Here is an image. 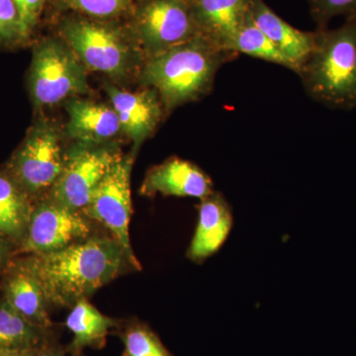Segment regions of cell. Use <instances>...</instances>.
<instances>
[{
	"mask_svg": "<svg viewBox=\"0 0 356 356\" xmlns=\"http://www.w3.org/2000/svg\"><path fill=\"white\" fill-rule=\"evenodd\" d=\"M48 304L74 306L111 282L131 266L118 241L89 236L55 252L27 257Z\"/></svg>",
	"mask_w": 356,
	"mask_h": 356,
	"instance_id": "6da1fadb",
	"label": "cell"
},
{
	"mask_svg": "<svg viewBox=\"0 0 356 356\" xmlns=\"http://www.w3.org/2000/svg\"><path fill=\"white\" fill-rule=\"evenodd\" d=\"M236 56L198 35L147 60L139 72L140 81L159 93L166 113H170L209 95L218 70Z\"/></svg>",
	"mask_w": 356,
	"mask_h": 356,
	"instance_id": "7a4b0ae2",
	"label": "cell"
},
{
	"mask_svg": "<svg viewBox=\"0 0 356 356\" xmlns=\"http://www.w3.org/2000/svg\"><path fill=\"white\" fill-rule=\"evenodd\" d=\"M297 74L315 102L332 109H355L356 16L336 29L317 28L315 47Z\"/></svg>",
	"mask_w": 356,
	"mask_h": 356,
	"instance_id": "3957f363",
	"label": "cell"
},
{
	"mask_svg": "<svg viewBox=\"0 0 356 356\" xmlns=\"http://www.w3.org/2000/svg\"><path fill=\"white\" fill-rule=\"evenodd\" d=\"M58 37L64 40L86 69L110 79H125L140 70L144 56L125 21L92 19L65 14L58 20Z\"/></svg>",
	"mask_w": 356,
	"mask_h": 356,
	"instance_id": "277c9868",
	"label": "cell"
},
{
	"mask_svg": "<svg viewBox=\"0 0 356 356\" xmlns=\"http://www.w3.org/2000/svg\"><path fill=\"white\" fill-rule=\"evenodd\" d=\"M74 51L60 37H47L33 48L28 88L36 109L86 95L88 72Z\"/></svg>",
	"mask_w": 356,
	"mask_h": 356,
	"instance_id": "5b68a950",
	"label": "cell"
},
{
	"mask_svg": "<svg viewBox=\"0 0 356 356\" xmlns=\"http://www.w3.org/2000/svg\"><path fill=\"white\" fill-rule=\"evenodd\" d=\"M125 24L145 62L198 36L192 0H139Z\"/></svg>",
	"mask_w": 356,
	"mask_h": 356,
	"instance_id": "8992f818",
	"label": "cell"
},
{
	"mask_svg": "<svg viewBox=\"0 0 356 356\" xmlns=\"http://www.w3.org/2000/svg\"><path fill=\"white\" fill-rule=\"evenodd\" d=\"M65 161L60 131L51 122L40 119L28 130L6 170L37 201L53 188Z\"/></svg>",
	"mask_w": 356,
	"mask_h": 356,
	"instance_id": "52a82bcc",
	"label": "cell"
},
{
	"mask_svg": "<svg viewBox=\"0 0 356 356\" xmlns=\"http://www.w3.org/2000/svg\"><path fill=\"white\" fill-rule=\"evenodd\" d=\"M121 156L118 147L110 143L76 142L65 153L63 172L47 197L70 209L83 210L102 178Z\"/></svg>",
	"mask_w": 356,
	"mask_h": 356,
	"instance_id": "ba28073f",
	"label": "cell"
},
{
	"mask_svg": "<svg viewBox=\"0 0 356 356\" xmlns=\"http://www.w3.org/2000/svg\"><path fill=\"white\" fill-rule=\"evenodd\" d=\"M135 154L121 156L112 165L96 187L88 205L81 213L90 220L99 222L111 232L115 240L120 243L131 261L138 268L140 266L131 247L130 226L132 216L131 172Z\"/></svg>",
	"mask_w": 356,
	"mask_h": 356,
	"instance_id": "9c48e42d",
	"label": "cell"
},
{
	"mask_svg": "<svg viewBox=\"0 0 356 356\" xmlns=\"http://www.w3.org/2000/svg\"><path fill=\"white\" fill-rule=\"evenodd\" d=\"M90 219L81 211L70 209L49 197L35 201L20 250L43 254L69 247L89 238Z\"/></svg>",
	"mask_w": 356,
	"mask_h": 356,
	"instance_id": "30bf717a",
	"label": "cell"
},
{
	"mask_svg": "<svg viewBox=\"0 0 356 356\" xmlns=\"http://www.w3.org/2000/svg\"><path fill=\"white\" fill-rule=\"evenodd\" d=\"M111 106L118 115L121 131L134 143L133 154L151 137L166 113L159 93L154 88L128 91L107 84Z\"/></svg>",
	"mask_w": 356,
	"mask_h": 356,
	"instance_id": "8fae6325",
	"label": "cell"
},
{
	"mask_svg": "<svg viewBox=\"0 0 356 356\" xmlns=\"http://www.w3.org/2000/svg\"><path fill=\"white\" fill-rule=\"evenodd\" d=\"M213 191L212 180L200 168L178 158L166 159L151 168L140 188V193L147 197L161 194L201 200Z\"/></svg>",
	"mask_w": 356,
	"mask_h": 356,
	"instance_id": "7c38bea8",
	"label": "cell"
},
{
	"mask_svg": "<svg viewBox=\"0 0 356 356\" xmlns=\"http://www.w3.org/2000/svg\"><path fill=\"white\" fill-rule=\"evenodd\" d=\"M250 1L192 0L199 36L221 50L232 51V44L250 15Z\"/></svg>",
	"mask_w": 356,
	"mask_h": 356,
	"instance_id": "4fadbf2b",
	"label": "cell"
},
{
	"mask_svg": "<svg viewBox=\"0 0 356 356\" xmlns=\"http://www.w3.org/2000/svg\"><path fill=\"white\" fill-rule=\"evenodd\" d=\"M4 301L28 322L48 331L49 317L46 297L27 257L11 261L4 270L2 282Z\"/></svg>",
	"mask_w": 356,
	"mask_h": 356,
	"instance_id": "5bb4252c",
	"label": "cell"
},
{
	"mask_svg": "<svg viewBox=\"0 0 356 356\" xmlns=\"http://www.w3.org/2000/svg\"><path fill=\"white\" fill-rule=\"evenodd\" d=\"M250 15L255 25L289 60L298 72L316 43V31H301L280 17L264 0H252Z\"/></svg>",
	"mask_w": 356,
	"mask_h": 356,
	"instance_id": "9a60e30c",
	"label": "cell"
},
{
	"mask_svg": "<svg viewBox=\"0 0 356 356\" xmlns=\"http://www.w3.org/2000/svg\"><path fill=\"white\" fill-rule=\"evenodd\" d=\"M65 110L69 115L67 135L76 142L108 144L122 132L118 115L108 105L74 97L67 100Z\"/></svg>",
	"mask_w": 356,
	"mask_h": 356,
	"instance_id": "2e32d148",
	"label": "cell"
},
{
	"mask_svg": "<svg viewBox=\"0 0 356 356\" xmlns=\"http://www.w3.org/2000/svg\"><path fill=\"white\" fill-rule=\"evenodd\" d=\"M233 226V214L226 199L213 191L201 200L195 234L189 247L191 261L202 262L216 254L226 242Z\"/></svg>",
	"mask_w": 356,
	"mask_h": 356,
	"instance_id": "e0dca14e",
	"label": "cell"
},
{
	"mask_svg": "<svg viewBox=\"0 0 356 356\" xmlns=\"http://www.w3.org/2000/svg\"><path fill=\"white\" fill-rule=\"evenodd\" d=\"M35 201L6 170H0V236L20 245Z\"/></svg>",
	"mask_w": 356,
	"mask_h": 356,
	"instance_id": "ac0fdd59",
	"label": "cell"
},
{
	"mask_svg": "<svg viewBox=\"0 0 356 356\" xmlns=\"http://www.w3.org/2000/svg\"><path fill=\"white\" fill-rule=\"evenodd\" d=\"M116 325L112 318L100 313L86 299L72 306L65 325L74 334L72 350L79 351L84 348H102L109 330Z\"/></svg>",
	"mask_w": 356,
	"mask_h": 356,
	"instance_id": "d6986e66",
	"label": "cell"
},
{
	"mask_svg": "<svg viewBox=\"0 0 356 356\" xmlns=\"http://www.w3.org/2000/svg\"><path fill=\"white\" fill-rule=\"evenodd\" d=\"M46 334L6 301L0 302V353L39 350L46 346Z\"/></svg>",
	"mask_w": 356,
	"mask_h": 356,
	"instance_id": "ffe728a7",
	"label": "cell"
},
{
	"mask_svg": "<svg viewBox=\"0 0 356 356\" xmlns=\"http://www.w3.org/2000/svg\"><path fill=\"white\" fill-rule=\"evenodd\" d=\"M139 0H48L60 14H76L92 19L125 21Z\"/></svg>",
	"mask_w": 356,
	"mask_h": 356,
	"instance_id": "44dd1931",
	"label": "cell"
},
{
	"mask_svg": "<svg viewBox=\"0 0 356 356\" xmlns=\"http://www.w3.org/2000/svg\"><path fill=\"white\" fill-rule=\"evenodd\" d=\"M231 51L238 55L245 54L250 57L282 65L294 72V67L291 63L277 50V48L271 43L270 40L267 38L266 35L255 25L250 13L245 25L234 40Z\"/></svg>",
	"mask_w": 356,
	"mask_h": 356,
	"instance_id": "7402d4cb",
	"label": "cell"
},
{
	"mask_svg": "<svg viewBox=\"0 0 356 356\" xmlns=\"http://www.w3.org/2000/svg\"><path fill=\"white\" fill-rule=\"evenodd\" d=\"M29 42L15 2L0 0V48H19Z\"/></svg>",
	"mask_w": 356,
	"mask_h": 356,
	"instance_id": "603a6c76",
	"label": "cell"
},
{
	"mask_svg": "<svg viewBox=\"0 0 356 356\" xmlns=\"http://www.w3.org/2000/svg\"><path fill=\"white\" fill-rule=\"evenodd\" d=\"M125 356H170L158 337L142 325H135L124 337Z\"/></svg>",
	"mask_w": 356,
	"mask_h": 356,
	"instance_id": "cb8c5ba5",
	"label": "cell"
},
{
	"mask_svg": "<svg viewBox=\"0 0 356 356\" xmlns=\"http://www.w3.org/2000/svg\"><path fill=\"white\" fill-rule=\"evenodd\" d=\"M312 17L318 29L327 28L330 21L337 16H356V0H308Z\"/></svg>",
	"mask_w": 356,
	"mask_h": 356,
	"instance_id": "d4e9b609",
	"label": "cell"
},
{
	"mask_svg": "<svg viewBox=\"0 0 356 356\" xmlns=\"http://www.w3.org/2000/svg\"><path fill=\"white\" fill-rule=\"evenodd\" d=\"M19 11L28 39L31 40L48 0H13Z\"/></svg>",
	"mask_w": 356,
	"mask_h": 356,
	"instance_id": "484cf974",
	"label": "cell"
},
{
	"mask_svg": "<svg viewBox=\"0 0 356 356\" xmlns=\"http://www.w3.org/2000/svg\"><path fill=\"white\" fill-rule=\"evenodd\" d=\"M10 242L3 236H0V273L6 270L10 262L11 248Z\"/></svg>",
	"mask_w": 356,
	"mask_h": 356,
	"instance_id": "4316f807",
	"label": "cell"
},
{
	"mask_svg": "<svg viewBox=\"0 0 356 356\" xmlns=\"http://www.w3.org/2000/svg\"><path fill=\"white\" fill-rule=\"evenodd\" d=\"M39 350L6 351L0 353V356H34Z\"/></svg>",
	"mask_w": 356,
	"mask_h": 356,
	"instance_id": "83f0119b",
	"label": "cell"
},
{
	"mask_svg": "<svg viewBox=\"0 0 356 356\" xmlns=\"http://www.w3.org/2000/svg\"><path fill=\"white\" fill-rule=\"evenodd\" d=\"M34 356H62L58 355L56 351L47 350L46 346H43V348H40L38 351H37L36 355Z\"/></svg>",
	"mask_w": 356,
	"mask_h": 356,
	"instance_id": "f1b7e54d",
	"label": "cell"
}]
</instances>
